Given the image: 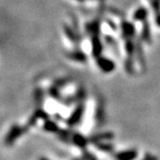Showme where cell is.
I'll list each match as a JSON object with an SVG mask.
<instances>
[{
    "instance_id": "52a82bcc",
    "label": "cell",
    "mask_w": 160,
    "mask_h": 160,
    "mask_svg": "<svg viewBox=\"0 0 160 160\" xmlns=\"http://www.w3.org/2000/svg\"><path fill=\"white\" fill-rule=\"evenodd\" d=\"M144 1H145V2H146V3H148V4H150V3H151V1H152V0H144Z\"/></svg>"
},
{
    "instance_id": "8992f818",
    "label": "cell",
    "mask_w": 160,
    "mask_h": 160,
    "mask_svg": "<svg viewBox=\"0 0 160 160\" xmlns=\"http://www.w3.org/2000/svg\"><path fill=\"white\" fill-rule=\"evenodd\" d=\"M76 2H78V3H80V4H83L86 0H74Z\"/></svg>"
},
{
    "instance_id": "277c9868",
    "label": "cell",
    "mask_w": 160,
    "mask_h": 160,
    "mask_svg": "<svg viewBox=\"0 0 160 160\" xmlns=\"http://www.w3.org/2000/svg\"><path fill=\"white\" fill-rule=\"evenodd\" d=\"M138 156V151L134 149H127L114 152L113 157L117 159H133Z\"/></svg>"
},
{
    "instance_id": "7a4b0ae2",
    "label": "cell",
    "mask_w": 160,
    "mask_h": 160,
    "mask_svg": "<svg viewBox=\"0 0 160 160\" xmlns=\"http://www.w3.org/2000/svg\"><path fill=\"white\" fill-rule=\"evenodd\" d=\"M93 61H94V63H95L98 69L105 74L111 73L116 69V63H115L114 60H112L111 58H109L107 55H104L103 53L101 54L100 56L94 58Z\"/></svg>"
},
{
    "instance_id": "5b68a950",
    "label": "cell",
    "mask_w": 160,
    "mask_h": 160,
    "mask_svg": "<svg viewBox=\"0 0 160 160\" xmlns=\"http://www.w3.org/2000/svg\"><path fill=\"white\" fill-rule=\"evenodd\" d=\"M149 12L145 6H139L134 9L132 14V22H140V21H144L147 20L149 17Z\"/></svg>"
},
{
    "instance_id": "3957f363",
    "label": "cell",
    "mask_w": 160,
    "mask_h": 160,
    "mask_svg": "<svg viewBox=\"0 0 160 160\" xmlns=\"http://www.w3.org/2000/svg\"><path fill=\"white\" fill-rule=\"evenodd\" d=\"M27 131L25 129V127L23 126V125H12V126L8 129V131L6 132V137H5V143L6 145L10 146L12 144H13V142L15 141H17L19 138L25 132Z\"/></svg>"
},
{
    "instance_id": "6da1fadb",
    "label": "cell",
    "mask_w": 160,
    "mask_h": 160,
    "mask_svg": "<svg viewBox=\"0 0 160 160\" xmlns=\"http://www.w3.org/2000/svg\"><path fill=\"white\" fill-rule=\"evenodd\" d=\"M102 105L96 97H90L85 102V110L81 120V132L88 135L100 126L102 121Z\"/></svg>"
}]
</instances>
